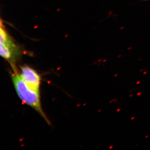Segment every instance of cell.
Segmentation results:
<instances>
[{
  "mask_svg": "<svg viewBox=\"0 0 150 150\" xmlns=\"http://www.w3.org/2000/svg\"><path fill=\"white\" fill-rule=\"evenodd\" d=\"M1 26H0V42L12 46H17Z\"/></svg>",
  "mask_w": 150,
  "mask_h": 150,
  "instance_id": "3",
  "label": "cell"
},
{
  "mask_svg": "<svg viewBox=\"0 0 150 150\" xmlns=\"http://www.w3.org/2000/svg\"><path fill=\"white\" fill-rule=\"evenodd\" d=\"M12 81L17 95L22 102L38 112L47 123L50 122L43 111L41 100L40 91H37L27 85L20 76L17 68L12 69Z\"/></svg>",
  "mask_w": 150,
  "mask_h": 150,
  "instance_id": "1",
  "label": "cell"
},
{
  "mask_svg": "<svg viewBox=\"0 0 150 150\" xmlns=\"http://www.w3.org/2000/svg\"><path fill=\"white\" fill-rule=\"evenodd\" d=\"M23 80L33 88L40 91L41 85V77L37 71L29 66H21L19 71Z\"/></svg>",
  "mask_w": 150,
  "mask_h": 150,
  "instance_id": "2",
  "label": "cell"
},
{
  "mask_svg": "<svg viewBox=\"0 0 150 150\" xmlns=\"http://www.w3.org/2000/svg\"><path fill=\"white\" fill-rule=\"evenodd\" d=\"M0 26L3 27V23H2V21H1V18H0Z\"/></svg>",
  "mask_w": 150,
  "mask_h": 150,
  "instance_id": "4",
  "label": "cell"
}]
</instances>
